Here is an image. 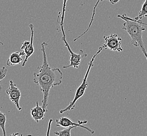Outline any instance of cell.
I'll return each instance as SVG.
<instances>
[{
	"label": "cell",
	"mask_w": 147,
	"mask_h": 136,
	"mask_svg": "<svg viewBox=\"0 0 147 136\" xmlns=\"http://www.w3.org/2000/svg\"><path fill=\"white\" fill-rule=\"evenodd\" d=\"M103 49L102 46L99 47L98 51H96V53L94 54L93 56V57H92L90 61H89V63H88V67L87 68V70L86 71V72L85 73V77L83 79L82 82L81 84L79 85V87L77 88L76 91L75 92V97H74L73 99L72 100V101H71L69 103V104L65 108L61 109L59 111V113L63 114L65 112H66L67 111H71L74 110L76 106V103L77 101L80 99L82 97H83V95L85 94V91L87 89V88H88V82L87 80H88V75L89 72L90 71L93 65V62L94 61V59H96V56L100 54V52L102 51V50Z\"/></svg>",
	"instance_id": "obj_3"
},
{
	"label": "cell",
	"mask_w": 147,
	"mask_h": 136,
	"mask_svg": "<svg viewBox=\"0 0 147 136\" xmlns=\"http://www.w3.org/2000/svg\"><path fill=\"white\" fill-rule=\"evenodd\" d=\"M52 121V119H50V121H49V127H48V131H47V132H48V133H47V136H48L49 135V131H50V126H51V122Z\"/></svg>",
	"instance_id": "obj_17"
},
{
	"label": "cell",
	"mask_w": 147,
	"mask_h": 136,
	"mask_svg": "<svg viewBox=\"0 0 147 136\" xmlns=\"http://www.w3.org/2000/svg\"><path fill=\"white\" fill-rule=\"evenodd\" d=\"M103 1H109L111 3H112V2L113 1V0H97V1H96V4L94 5V7H93V12H92V17H91V19L90 22L89 23V25H88L87 29H86V30L82 34H81L80 36L76 37V38H75V39L74 40V41H76L77 40L79 39L80 38H81V37L83 36H84V35L86 33H87L88 31L89 30V29H90L91 26L92 24V23H93V20H94V15L96 14V7L98 6V4H99V3H100V2H103Z\"/></svg>",
	"instance_id": "obj_11"
},
{
	"label": "cell",
	"mask_w": 147,
	"mask_h": 136,
	"mask_svg": "<svg viewBox=\"0 0 147 136\" xmlns=\"http://www.w3.org/2000/svg\"><path fill=\"white\" fill-rule=\"evenodd\" d=\"M6 93L8 95L10 100L16 105L17 109L19 111H22V108L20 106V101L22 93L20 90L12 80L9 81V86L6 90Z\"/></svg>",
	"instance_id": "obj_7"
},
{
	"label": "cell",
	"mask_w": 147,
	"mask_h": 136,
	"mask_svg": "<svg viewBox=\"0 0 147 136\" xmlns=\"http://www.w3.org/2000/svg\"><path fill=\"white\" fill-rule=\"evenodd\" d=\"M25 55L24 51H15L11 53L7 60L6 65L9 67L19 65L23 61L22 57Z\"/></svg>",
	"instance_id": "obj_9"
},
{
	"label": "cell",
	"mask_w": 147,
	"mask_h": 136,
	"mask_svg": "<svg viewBox=\"0 0 147 136\" xmlns=\"http://www.w3.org/2000/svg\"><path fill=\"white\" fill-rule=\"evenodd\" d=\"M61 31L62 32L63 34V37L61 38V40L65 44V46L67 47L69 54H71L70 64L69 65L63 66V68L64 69H67V68L73 67L75 69H78L80 65L81 61L82 58L87 57V54H86L83 50H80L78 54H77L73 52L66 40L64 29H61Z\"/></svg>",
	"instance_id": "obj_4"
},
{
	"label": "cell",
	"mask_w": 147,
	"mask_h": 136,
	"mask_svg": "<svg viewBox=\"0 0 147 136\" xmlns=\"http://www.w3.org/2000/svg\"><path fill=\"white\" fill-rule=\"evenodd\" d=\"M7 73V69L5 67H3L2 68H0V92L2 90V86L1 84V81L5 78Z\"/></svg>",
	"instance_id": "obj_15"
},
{
	"label": "cell",
	"mask_w": 147,
	"mask_h": 136,
	"mask_svg": "<svg viewBox=\"0 0 147 136\" xmlns=\"http://www.w3.org/2000/svg\"><path fill=\"white\" fill-rule=\"evenodd\" d=\"M76 127H77V126H71L67 127V128H66V129H63L62 131H55V132H54V133L55 135L59 136H71V130L73 128Z\"/></svg>",
	"instance_id": "obj_13"
},
{
	"label": "cell",
	"mask_w": 147,
	"mask_h": 136,
	"mask_svg": "<svg viewBox=\"0 0 147 136\" xmlns=\"http://www.w3.org/2000/svg\"><path fill=\"white\" fill-rule=\"evenodd\" d=\"M48 44L45 42L41 44L42 52L43 63L42 65L38 67V73H34V82L39 86L40 90L42 92V107L45 112H48V100L51 88L62 84L63 72L59 68H52L48 61L45 48Z\"/></svg>",
	"instance_id": "obj_1"
},
{
	"label": "cell",
	"mask_w": 147,
	"mask_h": 136,
	"mask_svg": "<svg viewBox=\"0 0 147 136\" xmlns=\"http://www.w3.org/2000/svg\"><path fill=\"white\" fill-rule=\"evenodd\" d=\"M146 16H147V0H145L142 6V9L139 13L138 16L134 18V19L136 20H142Z\"/></svg>",
	"instance_id": "obj_12"
},
{
	"label": "cell",
	"mask_w": 147,
	"mask_h": 136,
	"mask_svg": "<svg viewBox=\"0 0 147 136\" xmlns=\"http://www.w3.org/2000/svg\"><path fill=\"white\" fill-rule=\"evenodd\" d=\"M137 20L138 22L141 23L142 25H143L144 26H147V23H144V22H142V20Z\"/></svg>",
	"instance_id": "obj_18"
},
{
	"label": "cell",
	"mask_w": 147,
	"mask_h": 136,
	"mask_svg": "<svg viewBox=\"0 0 147 136\" xmlns=\"http://www.w3.org/2000/svg\"><path fill=\"white\" fill-rule=\"evenodd\" d=\"M29 27L31 31V37L30 40H26L22 43L21 49L25 53V58L23 61L22 67H24L26 63L27 62L29 58L34 52V26L32 24H30Z\"/></svg>",
	"instance_id": "obj_6"
},
{
	"label": "cell",
	"mask_w": 147,
	"mask_h": 136,
	"mask_svg": "<svg viewBox=\"0 0 147 136\" xmlns=\"http://www.w3.org/2000/svg\"><path fill=\"white\" fill-rule=\"evenodd\" d=\"M45 111H44L42 106H39V102L37 101L36 107L31 109L30 114L32 119L36 122L38 123L40 120L44 119L45 117Z\"/></svg>",
	"instance_id": "obj_10"
},
{
	"label": "cell",
	"mask_w": 147,
	"mask_h": 136,
	"mask_svg": "<svg viewBox=\"0 0 147 136\" xmlns=\"http://www.w3.org/2000/svg\"><path fill=\"white\" fill-rule=\"evenodd\" d=\"M87 122L88 121L86 120L84 121L78 120V122H72L70 118H69L68 117H62L59 119L56 120V125L57 127L67 128L71 126H76L77 127H80L85 129L86 130L88 131L89 133H90L91 134H93L94 133V131L89 128L85 127L82 125V124H87Z\"/></svg>",
	"instance_id": "obj_8"
},
{
	"label": "cell",
	"mask_w": 147,
	"mask_h": 136,
	"mask_svg": "<svg viewBox=\"0 0 147 136\" xmlns=\"http://www.w3.org/2000/svg\"><path fill=\"white\" fill-rule=\"evenodd\" d=\"M117 17L124 20L122 29L129 34L131 39V44L135 47H139L147 60V50L142 39L143 32L146 30L145 27L141 23L134 18L128 16L126 14H119Z\"/></svg>",
	"instance_id": "obj_2"
},
{
	"label": "cell",
	"mask_w": 147,
	"mask_h": 136,
	"mask_svg": "<svg viewBox=\"0 0 147 136\" xmlns=\"http://www.w3.org/2000/svg\"><path fill=\"white\" fill-rule=\"evenodd\" d=\"M0 44H1L2 45H4V44H3V43H2V41H0Z\"/></svg>",
	"instance_id": "obj_20"
},
{
	"label": "cell",
	"mask_w": 147,
	"mask_h": 136,
	"mask_svg": "<svg viewBox=\"0 0 147 136\" xmlns=\"http://www.w3.org/2000/svg\"><path fill=\"white\" fill-rule=\"evenodd\" d=\"M103 38L105 43L102 45L103 48L119 52L123 51V48L122 47V38L119 36L117 34H111L109 36H104Z\"/></svg>",
	"instance_id": "obj_5"
},
{
	"label": "cell",
	"mask_w": 147,
	"mask_h": 136,
	"mask_svg": "<svg viewBox=\"0 0 147 136\" xmlns=\"http://www.w3.org/2000/svg\"><path fill=\"white\" fill-rule=\"evenodd\" d=\"M6 122V117L5 114L0 111V128L3 131V136H6L5 129V124Z\"/></svg>",
	"instance_id": "obj_14"
},
{
	"label": "cell",
	"mask_w": 147,
	"mask_h": 136,
	"mask_svg": "<svg viewBox=\"0 0 147 136\" xmlns=\"http://www.w3.org/2000/svg\"><path fill=\"white\" fill-rule=\"evenodd\" d=\"M119 1H120V0H113V1L112 2L111 4H112L113 5H114V4H115L116 3H118Z\"/></svg>",
	"instance_id": "obj_19"
},
{
	"label": "cell",
	"mask_w": 147,
	"mask_h": 136,
	"mask_svg": "<svg viewBox=\"0 0 147 136\" xmlns=\"http://www.w3.org/2000/svg\"><path fill=\"white\" fill-rule=\"evenodd\" d=\"M63 3L62 12V15L61 17V22L59 23L60 26H64V17H65V13L66 12V3L68 0H63Z\"/></svg>",
	"instance_id": "obj_16"
}]
</instances>
